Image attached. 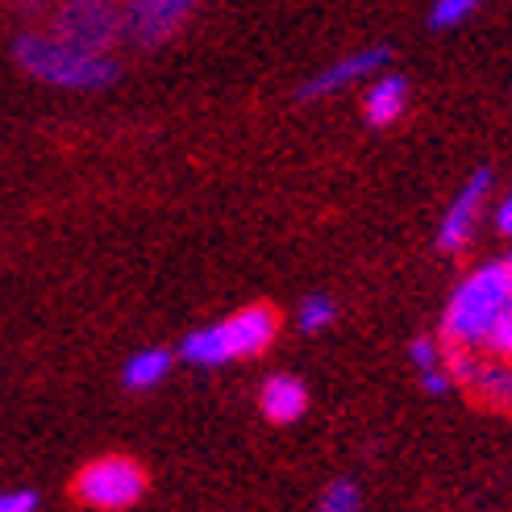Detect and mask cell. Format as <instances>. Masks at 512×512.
Listing matches in <instances>:
<instances>
[{
	"label": "cell",
	"instance_id": "obj_1",
	"mask_svg": "<svg viewBox=\"0 0 512 512\" xmlns=\"http://www.w3.org/2000/svg\"><path fill=\"white\" fill-rule=\"evenodd\" d=\"M512 309V263H488L471 271L446 300L442 346L446 350H488L492 329Z\"/></svg>",
	"mask_w": 512,
	"mask_h": 512
},
{
	"label": "cell",
	"instance_id": "obj_2",
	"mask_svg": "<svg viewBox=\"0 0 512 512\" xmlns=\"http://www.w3.org/2000/svg\"><path fill=\"white\" fill-rule=\"evenodd\" d=\"M13 59L38 84L63 92H100L121 75L113 55H92V50L67 46L46 30H21L13 38Z\"/></svg>",
	"mask_w": 512,
	"mask_h": 512
},
{
	"label": "cell",
	"instance_id": "obj_3",
	"mask_svg": "<svg viewBox=\"0 0 512 512\" xmlns=\"http://www.w3.org/2000/svg\"><path fill=\"white\" fill-rule=\"evenodd\" d=\"M279 334V317L267 304H246L213 325H200L179 342V358L192 367H225L242 358H259Z\"/></svg>",
	"mask_w": 512,
	"mask_h": 512
},
{
	"label": "cell",
	"instance_id": "obj_4",
	"mask_svg": "<svg viewBox=\"0 0 512 512\" xmlns=\"http://www.w3.org/2000/svg\"><path fill=\"white\" fill-rule=\"evenodd\" d=\"M46 34L92 55H113L125 42V5L121 0H55Z\"/></svg>",
	"mask_w": 512,
	"mask_h": 512
},
{
	"label": "cell",
	"instance_id": "obj_5",
	"mask_svg": "<svg viewBox=\"0 0 512 512\" xmlns=\"http://www.w3.org/2000/svg\"><path fill=\"white\" fill-rule=\"evenodd\" d=\"M71 492L92 512H125L146 496V471L130 454H105L75 475Z\"/></svg>",
	"mask_w": 512,
	"mask_h": 512
},
{
	"label": "cell",
	"instance_id": "obj_6",
	"mask_svg": "<svg viewBox=\"0 0 512 512\" xmlns=\"http://www.w3.org/2000/svg\"><path fill=\"white\" fill-rule=\"evenodd\" d=\"M446 371L454 388H467L479 404L512 413V363L483 350H446Z\"/></svg>",
	"mask_w": 512,
	"mask_h": 512
},
{
	"label": "cell",
	"instance_id": "obj_7",
	"mask_svg": "<svg viewBox=\"0 0 512 512\" xmlns=\"http://www.w3.org/2000/svg\"><path fill=\"white\" fill-rule=\"evenodd\" d=\"M392 63V50L388 46H363V50H350V55L334 59V63H325L317 67L309 80L300 84L296 100H304V105H313V100H325V96H338L354 84H363V80H375V75Z\"/></svg>",
	"mask_w": 512,
	"mask_h": 512
},
{
	"label": "cell",
	"instance_id": "obj_8",
	"mask_svg": "<svg viewBox=\"0 0 512 512\" xmlns=\"http://www.w3.org/2000/svg\"><path fill=\"white\" fill-rule=\"evenodd\" d=\"M125 5V42L155 50L171 42L196 13V0H121Z\"/></svg>",
	"mask_w": 512,
	"mask_h": 512
},
{
	"label": "cell",
	"instance_id": "obj_9",
	"mask_svg": "<svg viewBox=\"0 0 512 512\" xmlns=\"http://www.w3.org/2000/svg\"><path fill=\"white\" fill-rule=\"evenodd\" d=\"M488 196H492V171L479 167L467 175V184L454 192L450 209L442 213V225H438V250L442 254H458V250L471 246L475 225H479L483 209H488Z\"/></svg>",
	"mask_w": 512,
	"mask_h": 512
},
{
	"label": "cell",
	"instance_id": "obj_10",
	"mask_svg": "<svg viewBox=\"0 0 512 512\" xmlns=\"http://www.w3.org/2000/svg\"><path fill=\"white\" fill-rule=\"evenodd\" d=\"M259 413L271 425H292V421H300L304 413H309V388L288 371L267 375L263 388H259Z\"/></svg>",
	"mask_w": 512,
	"mask_h": 512
},
{
	"label": "cell",
	"instance_id": "obj_11",
	"mask_svg": "<svg viewBox=\"0 0 512 512\" xmlns=\"http://www.w3.org/2000/svg\"><path fill=\"white\" fill-rule=\"evenodd\" d=\"M408 109V80L396 71H379L367 96H363V117L367 125H375V130H388V125H396Z\"/></svg>",
	"mask_w": 512,
	"mask_h": 512
},
{
	"label": "cell",
	"instance_id": "obj_12",
	"mask_svg": "<svg viewBox=\"0 0 512 512\" xmlns=\"http://www.w3.org/2000/svg\"><path fill=\"white\" fill-rule=\"evenodd\" d=\"M171 367H175V354L167 346H146V350H134L130 358H125L121 383L130 392H150L171 375Z\"/></svg>",
	"mask_w": 512,
	"mask_h": 512
},
{
	"label": "cell",
	"instance_id": "obj_13",
	"mask_svg": "<svg viewBox=\"0 0 512 512\" xmlns=\"http://www.w3.org/2000/svg\"><path fill=\"white\" fill-rule=\"evenodd\" d=\"M296 321H300L304 334H321V329H329V325L338 321V304H334V296H325V292L304 296V300H300Z\"/></svg>",
	"mask_w": 512,
	"mask_h": 512
},
{
	"label": "cell",
	"instance_id": "obj_14",
	"mask_svg": "<svg viewBox=\"0 0 512 512\" xmlns=\"http://www.w3.org/2000/svg\"><path fill=\"white\" fill-rule=\"evenodd\" d=\"M483 9V0H433V9H429V30H454V25H463L471 13Z\"/></svg>",
	"mask_w": 512,
	"mask_h": 512
},
{
	"label": "cell",
	"instance_id": "obj_15",
	"mask_svg": "<svg viewBox=\"0 0 512 512\" xmlns=\"http://www.w3.org/2000/svg\"><path fill=\"white\" fill-rule=\"evenodd\" d=\"M358 508H363V496H358L354 483H350V479H334V483L325 488L317 512H358Z\"/></svg>",
	"mask_w": 512,
	"mask_h": 512
},
{
	"label": "cell",
	"instance_id": "obj_16",
	"mask_svg": "<svg viewBox=\"0 0 512 512\" xmlns=\"http://www.w3.org/2000/svg\"><path fill=\"white\" fill-rule=\"evenodd\" d=\"M408 358H413L417 371H433V367L446 363V346L438 338H417L413 346H408Z\"/></svg>",
	"mask_w": 512,
	"mask_h": 512
},
{
	"label": "cell",
	"instance_id": "obj_17",
	"mask_svg": "<svg viewBox=\"0 0 512 512\" xmlns=\"http://www.w3.org/2000/svg\"><path fill=\"white\" fill-rule=\"evenodd\" d=\"M0 512H38V492H30V488L0 492Z\"/></svg>",
	"mask_w": 512,
	"mask_h": 512
},
{
	"label": "cell",
	"instance_id": "obj_18",
	"mask_svg": "<svg viewBox=\"0 0 512 512\" xmlns=\"http://www.w3.org/2000/svg\"><path fill=\"white\" fill-rule=\"evenodd\" d=\"M488 350H492V354H500V358H508V363H512V309H508V313L500 317V325L492 329Z\"/></svg>",
	"mask_w": 512,
	"mask_h": 512
},
{
	"label": "cell",
	"instance_id": "obj_19",
	"mask_svg": "<svg viewBox=\"0 0 512 512\" xmlns=\"http://www.w3.org/2000/svg\"><path fill=\"white\" fill-rule=\"evenodd\" d=\"M421 388H425L429 396H446V392L454 388V379H450L446 363H442V367H433V371H421Z\"/></svg>",
	"mask_w": 512,
	"mask_h": 512
},
{
	"label": "cell",
	"instance_id": "obj_20",
	"mask_svg": "<svg viewBox=\"0 0 512 512\" xmlns=\"http://www.w3.org/2000/svg\"><path fill=\"white\" fill-rule=\"evenodd\" d=\"M496 229L504 238H512V188H508V196L496 204Z\"/></svg>",
	"mask_w": 512,
	"mask_h": 512
},
{
	"label": "cell",
	"instance_id": "obj_21",
	"mask_svg": "<svg viewBox=\"0 0 512 512\" xmlns=\"http://www.w3.org/2000/svg\"><path fill=\"white\" fill-rule=\"evenodd\" d=\"M508 263H512V254H508Z\"/></svg>",
	"mask_w": 512,
	"mask_h": 512
},
{
	"label": "cell",
	"instance_id": "obj_22",
	"mask_svg": "<svg viewBox=\"0 0 512 512\" xmlns=\"http://www.w3.org/2000/svg\"><path fill=\"white\" fill-rule=\"evenodd\" d=\"M34 5H38V0H34Z\"/></svg>",
	"mask_w": 512,
	"mask_h": 512
}]
</instances>
